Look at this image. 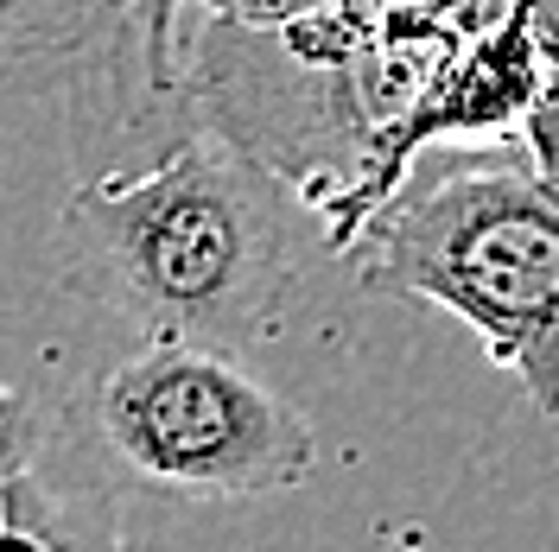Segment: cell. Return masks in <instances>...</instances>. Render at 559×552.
<instances>
[{"label":"cell","mask_w":559,"mask_h":552,"mask_svg":"<svg viewBox=\"0 0 559 552\" xmlns=\"http://www.w3.org/2000/svg\"><path fill=\"white\" fill-rule=\"evenodd\" d=\"M58 261L83 299L146 337L236 349L286 305L299 229L274 166L210 115H191L140 159L76 172Z\"/></svg>","instance_id":"cell-1"},{"label":"cell","mask_w":559,"mask_h":552,"mask_svg":"<svg viewBox=\"0 0 559 552\" xmlns=\"http://www.w3.org/2000/svg\"><path fill=\"white\" fill-rule=\"evenodd\" d=\"M349 261L369 292L464 317L559 419V178L534 153L401 178L349 236Z\"/></svg>","instance_id":"cell-2"},{"label":"cell","mask_w":559,"mask_h":552,"mask_svg":"<svg viewBox=\"0 0 559 552\" xmlns=\"http://www.w3.org/2000/svg\"><path fill=\"white\" fill-rule=\"evenodd\" d=\"M103 445L159 489L248 502L318 470V432L286 394L198 337H146L96 387Z\"/></svg>","instance_id":"cell-3"},{"label":"cell","mask_w":559,"mask_h":552,"mask_svg":"<svg viewBox=\"0 0 559 552\" xmlns=\"http://www.w3.org/2000/svg\"><path fill=\"white\" fill-rule=\"evenodd\" d=\"M0 540H26V547H76V540H103V533L83 527V520H64V502H58L51 489H38L33 470H26V477L0 483Z\"/></svg>","instance_id":"cell-4"},{"label":"cell","mask_w":559,"mask_h":552,"mask_svg":"<svg viewBox=\"0 0 559 552\" xmlns=\"http://www.w3.org/2000/svg\"><path fill=\"white\" fill-rule=\"evenodd\" d=\"M45 432H51L45 407H38L33 394H20V387L0 381V483H13V477L33 470L38 451H45Z\"/></svg>","instance_id":"cell-5"},{"label":"cell","mask_w":559,"mask_h":552,"mask_svg":"<svg viewBox=\"0 0 559 552\" xmlns=\"http://www.w3.org/2000/svg\"><path fill=\"white\" fill-rule=\"evenodd\" d=\"M20 26V0H0V51H7V38Z\"/></svg>","instance_id":"cell-6"},{"label":"cell","mask_w":559,"mask_h":552,"mask_svg":"<svg viewBox=\"0 0 559 552\" xmlns=\"http://www.w3.org/2000/svg\"><path fill=\"white\" fill-rule=\"evenodd\" d=\"M547 58H559V26H547Z\"/></svg>","instance_id":"cell-7"}]
</instances>
